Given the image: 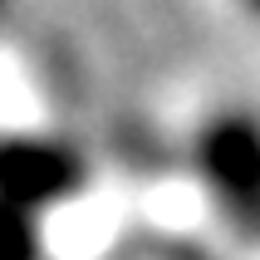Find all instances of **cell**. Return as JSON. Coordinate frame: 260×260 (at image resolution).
<instances>
[{"instance_id":"cell-1","label":"cell","mask_w":260,"mask_h":260,"mask_svg":"<svg viewBox=\"0 0 260 260\" xmlns=\"http://www.w3.org/2000/svg\"><path fill=\"white\" fill-rule=\"evenodd\" d=\"M191 162L221 221L260 246V113L216 108L191 138Z\"/></svg>"},{"instance_id":"cell-2","label":"cell","mask_w":260,"mask_h":260,"mask_svg":"<svg viewBox=\"0 0 260 260\" xmlns=\"http://www.w3.org/2000/svg\"><path fill=\"white\" fill-rule=\"evenodd\" d=\"M88 187L84 152L49 133H5L0 138V202L44 216Z\"/></svg>"},{"instance_id":"cell-3","label":"cell","mask_w":260,"mask_h":260,"mask_svg":"<svg viewBox=\"0 0 260 260\" xmlns=\"http://www.w3.org/2000/svg\"><path fill=\"white\" fill-rule=\"evenodd\" d=\"M0 260H44L40 216L0 202Z\"/></svg>"},{"instance_id":"cell-4","label":"cell","mask_w":260,"mask_h":260,"mask_svg":"<svg viewBox=\"0 0 260 260\" xmlns=\"http://www.w3.org/2000/svg\"><path fill=\"white\" fill-rule=\"evenodd\" d=\"M246 10H250V15H255V20H260V0H246Z\"/></svg>"},{"instance_id":"cell-5","label":"cell","mask_w":260,"mask_h":260,"mask_svg":"<svg viewBox=\"0 0 260 260\" xmlns=\"http://www.w3.org/2000/svg\"><path fill=\"white\" fill-rule=\"evenodd\" d=\"M0 15H5V0H0Z\"/></svg>"}]
</instances>
